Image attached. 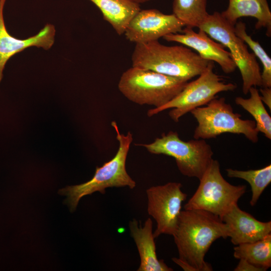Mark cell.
<instances>
[{"mask_svg": "<svg viewBox=\"0 0 271 271\" xmlns=\"http://www.w3.org/2000/svg\"><path fill=\"white\" fill-rule=\"evenodd\" d=\"M214 62L210 61L205 70L195 80L187 83L180 92L169 102L158 108L149 109L148 116L172 108L169 112L175 122L193 109L205 105L221 92L233 91L237 86L226 83L214 71Z\"/></svg>", "mask_w": 271, "mask_h": 271, "instance_id": "9c48e42d", "label": "cell"}, {"mask_svg": "<svg viewBox=\"0 0 271 271\" xmlns=\"http://www.w3.org/2000/svg\"><path fill=\"white\" fill-rule=\"evenodd\" d=\"M260 96L263 104L271 110V87H261L259 89Z\"/></svg>", "mask_w": 271, "mask_h": 271, "instance_id": "cb8c5ba5", "label": "cell"}, {"mask_svg": "<svg viewBox=\"0 0 271 271\" xmlns=\"http://www.w3.org/2000/svg\"><path fill=\"white\" fill-rule=\"evenodd\" d=\"M234 271H263L264 270L257 267L247 261L240 259L238 265L234 269Z\"/></svg>", "mask_w": 271, "mask_h": 271, "instance_id": "603a6c76", "label": "cell"}, {"mask_svg": "<svg viewBox=\"0 0 271 271\" xmlns=\"http://www.w3.org/2000/svg\"><path fill=\"white\" fill-rule=\"evenodd\" d=\"M131 236L136 243L140 257V264L138 271H172L163 260L158 258L155 237L153 232V221L148 218L144 226L138 224L136 219L129 222Z\"/></svg>", "mask_w": 271, "mask_h": 271, "instance_id": "9a60e30c", "label": "cell"}, {"mask_svg": "<svg viewBox=\"0 0 271 271\" xmlns=\"http://www.w3.org/2000/svg\"><path fill=\"white\" fill-rule=\"evenodd\" d=\"M179 258L195 271H211L205 256L212 243L219 238L228 237L225 223L210 212L195 209L181 211L173 235Z\"/></svg>", "mask_w": 271, "mask_h": 271, "instance_id": "6da1fadb", "label": "cell"}, {"mask_svg": "<svg viewBox=\"0 0 271 271\" xmlns=\"http://www.w3.org/2000/svg\"><path fill=\"white\" fill-rule=\"evenodd\" d=\"M221 15L233 26L240 18L253 17L257 21L255 29L265 28L266 35L271 36V12L267 0H229L227 8Z\"/></svg>", "mask_w": 271, "mask_h": 271, "instance_id": "2e32d148", "label": "cell"}, {"mask_svg": "<svg viewBox=\"0 0 271 271\" xmlns=\"http://www.w3.org/2000/svg\"><path fill=\"white\" fill-rule=\"evenodd\" d=\"M132 66L189 81L200 75L210 61L184 45L167 46L158 40L136 44Z\"/></svg>", "mask_w": 271, "mask_h": 271, "instance_id": "7a4b0ae2", "label": "cell"}, {"mask_svg": "<svg viewBox=\"0 0 271 271\" xmlns=\"http://www.w3.org/2000/svg\"><path fill=\"white\" fill-rule=\"evenodd\" d=\"M138 145L151 154L173 157L182 175L199 180L213 160V152L205 140L194 139L185 142L176 131H170L151 143Z\"/></svg>", "mask_w": 271, "mask_h": 271, "instance_id": "ba28073f", "label": "cell"}, {"mask_svg": "<svg viewBox=\"0 0 271 271\" xmlns=\"http://www.w3.org/2000/svg\"><path fill=\"white\" fill-rule=\"evenodd\" d=\"M199 180L196 192L184 206L185 210H203L221 219L246 192L245 185H233L225 180L216 160H212Z\"/></svg>", "mask_w": 271, "mask_h": 271, "instance_id": "8992f818", "label": "cell"}, {"mask_svg": "<svg viewBox=\"0 0 271 271\" xmlns=\"http://www.w3.org/2000/svg\"><path fill=\"white\" fill-rule=\"evenodd\" d=\"M184 27L173 14H165L157 9L141 10L130 21L124 34L131 42L144 43L180 33Z\"/></svg>", "mask_w": 271, "mask_h": 271, "instance_id": "8fae6325", "label": "cell"}, {"mask_svg": "<svg viewBox=\"0 0 271 271\" xmlns=\"http://www.w3.org/2000/svg\"><path fill=\"white\" fill-rule=\"evenodd\" d=\"M233 255L266 270L271 266V234L254 242L236 245Z\"/></svg>", "mask_w": 271, "mask_h": 271, "instance_id": "ac0fdd59", "label": "cell"}, {"mask_svg": "<svg viewBox=\"0 0 271 271\" xmlns=\"http://www.w3.org/2000/svg\"><path fill=\"white\" fill-rule=\"evenodd\" d=\"M225 223L227 236L235 245L252 242L270 234L271 221L262 222L234 206L221 219Z\"/></svg>", "mask_w": 271, "mask_h": 271, "instance_id": "5bb4252c", "label": "cell"}, {"mask_svg": "<svg viewBox=\"0 0 271 271\" xmlns=\"http://www.w3.org/2000/svg\"><path fill=\"white\" fill-rule=\"evenodd\" d=\"M198 28L228 48L240 72L244 94H247L252 86H261V72L256 57L249 52L247 45L236 35L234 26L228 22L221 13L215 12L208 14Z\"/></svg>", "mask_w": 271, "mask_h": 271, "instance_id": "52a82bcc", "label": "cell"}, {"mask_svg": "<svg viewBox=\"0 0 271 271\" xmlns=\"http://www.w3.org/2000/svg\"><path fill=\"white\" fill-rule=\"evenodd\" d=\"M182 184L169 182L152 186L146 190L148 214L156 221L155 238L162 234L173 235L177 226L182 204L187 194L182 190Z\"/></svg>", "mask_w": 271, "mask_h": 271, "instance_id": "30bf717a", "label": "cell"}, {"mask_svg": "<svg viewBox=\"0 0 271 271\" xmlns=\"http://www.w3.org/2000/svg\"><path fill=\"white\" fill-rule=\"evenodd\" d=\"M173 261L177 264L181 266L185 271H195V269L187 263L183 262L179 258H172Z\"/></svg>", "mask_w": 271, "mask_h": 271, "instance_id": "d4e9b609", "label": "cell"}, {"mask_svg": "<svg viewBox=\"0 0 271 271\" xmlns=\"http://www.w3.org/2000/svg\"><path fill=\"white\" fill-rule=\"evenodd\" d=\"M249 92V98L236 97L235 103L252 115L258 132L263 133L266 138L271 140V117L261 100L259 90L256 87L252 86L250 88Z\"/></svg>", "mask_w": 271, "mask_h": 271, "instance_id": "d6986e66", "label": "cell"}, {"mask_svg": "<svg viewBox=\"0 0 271 271\" xmlns=\"http://www.w3.org/2000/svg\"><path fill=\"white\" fill-rule=\"evenodd\" d=\"M207 0H174L173 14L185 27L198 28L209 14Z\"/></svg>", "mask_w": 271, "mask_h": 271, "instance_id": "ffe728a7", "label": "cell"}, {"mask_svg": "<svg viewBox=\"0 0 271 271\" xmlns=\"http://www.w3.org/2000/svg\"><path fill=\"white\" fill-rule=\"evenodd\" d=\"M111 126L116 132L119 147L116 154L110 161L101 167H97L93 177L87 182L60 189L59 193L67 196L65 202L71 212L76 210L81 198L95 192L104 194L105 189L110 187H128L132 189L136 182L128 174L126 170V161L132 141V134L128 131L126 134L120 133L116 121L111 122Z\"/></svg>", "mask_w": 271, "mask_h": 271, "instance_id": "3957f363", "label": "cell"}, {"mask_svg": "<svg viewBox=\"0 0 271 271\" xmlns=\"http://www.w3.org/2000/svg\"><path fill=\"white\" fill-rule=\"evenodd\" d=\"M6 0H0V82L8 61L15 54L31 47L47 50L55 42V26L47 24L36 35L25 39L12 36L8 31L4 21V9Z\"/></svg>", "mask_w": 271, "mask_h": 271, "instance_id": "4fadbf2b", "label": "cell"}, {"mask_svg": "<svg viewBox=\"0 0 271 271\" xmlns=\"http://www.w3.org/2000/svg\"><path fill=\"white\" fill-rule=\"evenodd\" d=\"M188 82L132 66L122 73L118 88L129 100L140 105L147 104L158 108L176 96Z\"/></svg>", "mask_w": 271, "mask_h": 271, "instance_id": "277c9868", "label": "cell"}, {"mask_svg": "<svg viewBox=\"0 0 271 271\" xmlns=\"http://www.w3.org/2000/svg\"><path fill=\"white\" fill-rule=\"evenodd\" d=\"M190 112L198 122L194 139H210L224 133H231L243 134L253 143L258 142L259 132L255 121L241 118L224 97H216L205 106L197 107Z\"/></svg>", "mask_w": 271, "mask_h": 271, "instance_id": "5b68a950", "label": "cell"}, {"mask_svg": "<svg viewBox=\"0 0 271 271\" xmlns=\"http://www.w3.org/2000/svg\"><path fill=\"white\" fill-rule=\"evenodd\" d=\"M163 38L195 50L202 58L218 63L225 73H232L237 68L230 53L225 47L215 42L201 30L199 29L197 33L193 28L185 27L180 33L170 34Z\"/></svg>", "mask_w": 271, "mask_h": 271, "instance_id": "7c38bea8", "label": "cell"}, {"mask_svg": "<svg viewBox=\"0 0 271 271\" xmlns=\"http://www.w3.org/2000/svg\"><path fill=\"white\" fill-rule=\"evenodd\" d=\"M227 176L244 180L250 185L252 195L250 204L255 205L263 191L271 182V165L257 170L241 171L226 169Z\"/></svg>", "mask_w": 271, "mask_h": 271, "instance_id": "44dd1931", "label": "cell"}, {"mask_svg": "<svg viewBox=\"0 0 271 271\" xmlns=\"http://www.w3.org/2000/svg\"><path fill=\"white\" fill-rule=\"evenodd\" d=\"M136 3H138L139 4H140V3H146V2H150V1H154V0H132Z\"/></svg>", "mask_w": 271, "mask_h": 271, "instance_id": "484cf974", "label": "cell"}, {"mask_svg": "<svg viewBox=\"0 0 271 271\" xmlns=\"http://www.w3.org/2000/svg\"><path fill=\"white\" fill-rule=\"evenodd\" d=\"M236 35L241 39L252 50L253 54L261 62L263 70L261 73V87H271V59L265 51L256 41L252 39L246 32V25L242 21L237 22L234 25Z\"/></svg>", "mask_w": 271, "mask_h": 271, "instance_id": "7402d4cb", "label": "cell"}, {"mask_svg": "<svg viewBox=\"0 0 271 271\" xmlns=\"http://www.w3.org/2000/svg\"><path fill=\"white\" fill-rule=\"evenodd\" d=\"M101 12L119 35L124 32L132 18L141 10L140 4L132 0H89Z\"/></svg>", "mask_w": 271, "mask_h": 271, "instance_id": "e0dca14e", "label": "cell"}]
</instances>
